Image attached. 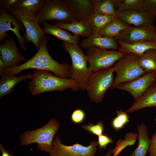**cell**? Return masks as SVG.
Returning <instances> with one entry per match:
<instances>
[{
    "label": "cell",
    "instance_id": "cell-1",
    "mask_svg": "<svg viewBox=\"0 0 156 156\" xmlns=\"http://www.w3.org/2000/svg\"><path fill=\"white\" fill-rule=\"evenodd\" d=\"M48 37L45 34L41 40L38 51L31 59L18 66L8 68L5 74L16 75L26 69L36 70L50 71L60 77L70 78V67L67 63H60L55 61L49 54L47 48Z\"/></svg>",
    "mask_w": 156,
    "mask_h": 156
},
{
    "label": "cell",
    "instance_id": "cell-2",
    "mask_svg": "<svg viewBox=\"0 0 156 156\" xmlns=\"http://www.w3.org/2000/svg\"><path fill=\"white\" fill-rule=\"evenodd\" d=\"M28 88L31 94L36 96L47 92H62L70 89L73 92L81 90L78 83L71 78L58 77L50 71L36 70Z\"/></svg>",
    "mask_w": 156,
    "mask_h": 156
},
{
    "label": "cell",
    "instance_id": "cell-3",
    "mask_svg": "<svg viewBox=\"0 0 156 156\" xmlns=\"http://www.w3.org/2000/svg\"><path fill=\"white\" fill-rule=\"evenodd\" d=\"M63 49L69 54L72 61L70 78L79 84L81 90H86L92 72L89 69L88 57L79 45L63 42Z\"/></svg>",
    "mask_w": 156,
    "mask_h": 156
},
{
    "label": "cell",
    "instance_id": "cell-4",
    "mask_svg": "<svg viewBox=\"0 0 156 156\" xmlns=\"http://www.w3.org/2000/svg\"><path fill=\"white\" fill-rule=\"evenodd\" d=\"M59 127L58 122L55 119H51L41 128L24 132L20 137L21 144L27 146L37 143L39 150L49 153L53 148V137Z\"/></svg>",
    "mask_w": 156,
    "mask_h": 156
},
{
    "label": "cell",
    "instance_id": "cell-5",
    "mask_svg": "<svg viewBox=\"0 0 156 156\" xmlns=\"http://www.w3.org/2000/svg\"><path fill=\"white\" fill-rule=\"evenodd\" d=\"M140 57L132 53H126L113 66L116 76L112 89L120 84L133 80L146 73L139 62Z\"/></svg>",
    "mask_w": 156,
    "mask_h": 156
},
{
    "label": "cell",
    "instance_id": "cell-6",
    "mask_svg": "<svg viewBox=\"0 0 156 156\" xmlns=\"http://www.w3.org/2000/svg\"><path fill=\"white\" fill-rule=\"evenodd\" d=\"M114 72L113 66L92 72L86 90L92 101L97 103L103 101L106 92L112 86Z\"/></svg>",
    "mask_w": 156,
    "mask_h": 156
},
{
    "label": "cell",
    "instance_id": "cell-7",
    "mask_svg": "<svg viewBox=\"0 0 156 156\" xmlns=\"http://www.w3.org/2000/svg\"><path fill=\"white\" fill-rule=\"evenodd\" d=\"M35 18L39 23L55 20L64 23L78 21L62 0H45Z\"/></svg>",
    "mask_w": 156,
    "mask_h": 156
},
{
    "label": "cell",
    "instance_id": "cell-8",
    "mask_svg": "<svg viewBox=\"0 0 156 156\" xmlns=\"http://www.w3.org/2000/svg\"><path fill=\"white\" fill-rule=\"evenodd\" d=\"M126 54L118 50L89 47L86 49L88 68L92 72L109 68Z\"/></svg>",
    "mask_w": 156,
    "mask_h": 156
},
{
    "label": "cell",
    "instance_id": "cell-9",
    "mask_svg": "<svg viewBox=\"0 0 156 156\" xmlns=\"http://www.w3.org/2000/svg\"><path fill=\"white\" fill-rule=\"evenodd\" d=\"M0 42L5 41L8 37L6 32L11 30L15 34L19 42L20 48L23 50H27L25 46V38L20 31L24 32L25 27L21 21L15 16L10 14L4 9L0 8Z\"/></svg>",
    "mask_w": 156,
    "mask_h": 156
},
{
    "label": "cell",
    "instance_id": "cell-10",
    "mask_svg": "<svg viewBox=\"0 0 156 156\" xmlns=\"http://www.w3.org/2000/svg\"><path fill=\"white\" fill-rule=\"evenodd\" d=\"M50 156H95L98 146L97 142L93 141L87 146L76 143L73 145L63 144L60 138L56 136L53 140Z\"/></svg>",
    "mask_w": 156,
    "mask_h": 156
},
{
    "label": "cell",
    "instance_id": "cell-11",
    "mask_svg": "<svg viewBox=\"0 0 156 156\" xmlns=\"http://www.w3.org/2000/svg\"><path fill=\"white\" fill-rule=\"evenodd\" d=\"M9 13L18 18L24 26L26 31L23 34L25 36L26 42L27 43L31 42L38 50L40 41L45 34L35 17L27 16L14 8L12 9Z\"/></svg>",
    "mask_w": 156,
    "mask_h": 156
},
{
    "label": "cell",
    "instance_id": "cell-12",
    "mask_svg": "<svg viewBox=\"0 0 156 156\" xmlns=\"http://www.w3.org/2000/svg\"><path fill=\"white\" fill-rule=\"evenodd\" d=\"M156 72L145 73L131 81L120 84L116 88L129 93L135 101L139 98L155 82Z\"/></svg>",
    "mask_w": 156,
    "mask_h": 156
},
{
    "label": "cell",
    "instance_id": "cell-13",
    "mask_svg": "<svg viewBox=\"0 0 156 156\" xmlns=\"http://www.w3.org/2000/svg\"><path fill=\"white\" fill-rule=\"evenodd\" d=\"M155 26L153 25L141 27L129 26L114 38L128 43L142 41L153 40Z\"/></svg>",
    "mask_w": 156,
    "mask_h": 156
},
{
    "label": "cell",
    "instance_id": "cell-14",
    "mask_svg": "<svg viewBox=\"0 0 156 156\" xmlns=\"http://www.w3.org/2000/svg\"><path fill=\"white\" fill-rule=\"evenodd\" d=\"M0 58L6 65L8 68L17 67L21 62H25V58L17 47L13 36L0 44Z\"/></svg>",
    "mask_w": 156,
    "mask_h": 156
},
{
    "label": "cell",
    "instance_id": "cell-15",
    "mask_svg": "<svg viewBox=\"0 0 156 156\" xmlns=\"http://www.w3.org/2000/svg\"><path fill=\"white\" fill-rule=\"evenodd\" d=\"M78 21L89 22L96 0H62Z\"/></svg>",
    "mask_w": 156,
    "mask_h": 156
},
{
    "label": "cell",
    "instance_id": "cell-16",
    "mask_svg": "<svg viewBox=\"0 0 156 156\" xmlns=\"http://www.w3.org/2000/svg\"><path fill=\"white\" fill-rule=\"evenodd\" d=\"M117 17L129 25L141 27L153 25L155 17L147 12L127 10L118 13Z\"/></svg>",
    "mask_w": 156,
    "mask_h": 156
},
{
    "label": "cell",
    "instance_id": "cell-17",
    "mask_svg": "<svg viewBox=\"0 0 156 156\" xmlns=\"http://www.w3.org/2000/svg\"><path fill=\"white\" fill-rule=\"evenodd\" d=\"M80 46L84 49L94 47L109 50H119V46L114 38L101 36L99 33L93 34L90 36L82 40Z\"/></svg>",
    "mask_w": 156,
    "mask_h": 156
},
{
    "label": "cell",
    "instance_id": "cell-18",
    "mask_svg": "<svg viewBox=\"0 0 156 156\" xmlns=\"http://www.w3.org/2000/svg\"><path fill=\"white\" fill-rule=\"evenodd\" d=\"M119 46V51L126 53H132L140 57L146 51L156 49V43L153 40L142 41L128 43L120 40H116Z\"/></svg>",
    "mask_w": 156,
    "mask_h": 156
},
{
    "label": "cell",
    "instance_id": "cell-19",
    "mask_svg": "<svg viewBox=\"0 0 156 156\" xmlns=\"http://www.w3.org/2000/svg\"><path fill=\"white\" fill-rule=\"evenodd\" d=\"M33 76L30 73L18 77L13 74H5L1 77L0 80V98L11 94L16 85L25 79L31 80Z\"/></svg>",
    "mask_w": 156,
    "mask_h": 156
},
{
    "label": "cell",
    "instance_id": "cell-20",
    "mask_svg": "<svg viewBox=\"0 0 156 156\" xmlns=\"http://www.w3.org/2000/svg\"><path fill=\"white\" fill-rule=\"evenodd\" d=\"M138 145L131 154L129 156H146L151 142L147 126L144 123L137 125Z\"/></svg>",
    "mask_w": 156,
    "mask_h": 156
},
{
    "label": "cell",
    "instance_id": "cell-21",
    "mask_svg": "<svg viewBox=\"0 0 156 156\" xmlns=\"http://www.w3.org/2000/svg\"><path fill=\"white\" fill-rule=\"evenodd\" d=\"M156 107V86L149 88L126 112L132 113L148 107Z\"/></svg>",
    "mask_w": 156,
    "mask_h": 156
},
{
    "label": "cell",
    "instance_id": "cell-22",
    "mask_svg": "<svg viewBox=\"0 0 156 156\" xmlns=\"http://www.w3.org/2000/svg\"><path fill=\"white\" fill-rule=\"evenodd\" d=\"M43 27L45 34L52 35L64 42L77 45L79 43V36L72 35L67 31L57 25L45 22L43 23Z\"/></svg>",
    "mask_w": 156,
    "mask_h": 156
},
{
    "label": "cell",
    "instance_id": "cell-23",
    "mask_svg": "<svg viewBox=\"0 0 156 156\" xmlns=\"http://www.w3.org/2000/svg\"><path fill=\"white\" fill-rule=\"evenodd\" d=\"M55 25L64 29L72 32L74 35L88 37L93 34L88 22L76 21L67 23L55 22Z\"/></svg>",
    "mask_w": 156,
    "mask_h": 156
},
{
    "label": "cell",
    "instance_id": "cell-24",
    "mask_svg": "<svg viewBox=\"0 0 156 156\" xmlns=\"http://www.w3.org/2000/svg\"><path fill=\"white\" fill-rule=\"evenodd\" d=\"M44 1L45 0H21L14 8L27 16L35 17Z\"/></svg>",
    "mask_w": 156,
    "mask_h": 156
},
{
    "label": "cell",
    "instance_id": "cell-25",
    "mask_svg": "<svg viewBox=\"0 0 156 156\" xmlns=\"http://www.w3.org/2000/svg\"><path fill=\"white\" fill-rule=\"evenodd\" d=\"M93 12L94 14L114 16L117 17L116 0H96Z\"/></svg>",
    "mask_w": 156,
    "mask_h": 156
},
{
    "label": "cell",
    "instance_id": "cell-26",
    "mask_svg": "<svg viewBox=\"0 0 156 156\" xmlns=\"http://www.w3.org/2000/svg\"><path fill=\"white\" fill-rule=\"evenodd\" d=\"M129 26L125 22L117 18L109 23L98 33L103 36L114 38Z\"/></svg>",
    "mask_w": 156,
    "mask_h": 156
},
{
    "label": "cell",
    "instance_id": "cell-27",
    "mask_svg": "<svg viewBox=\"0 0 156 156\" xmlns=\"http://www.w3.org/2000/svg\"><path fill=\"white\" fill-rule=\"evenodd\" d=\"M139 62L146 73L156 72V49L145 51L140 57Z\"/></svg>",
    "mask_w": 156,
    "mask_h": 156
},
{
    "label": "cell",
    "instance_id": "cell-28",
    "mask_svg": "<svg viewBox=\"0 0 156 156\" xmlns=\"http://www.w3.org/2000/svg\"><path fill=\"white\" fill-rule=\"evenodd\" d=\"M127 10L146 12L144 0H119L116 8V12L117 14Z\"/></svg>",
    "mask_w": 156,
    "mask_h": 156
},
{
    "label": "cell",
    "instance_id": "cell-29",
    "mask_svg": "<svg viewBox=\"0 0 156 156\" xmlns=\"http://www.w3.org/2000/svg\"><path fill=\"white\" fill-rule=\"evenodd\" d=\"M117 18L114 16H102L94 14L88 22L93 34L98 33L109 23Z\"/></svg>",
    "mask_w": 156,
    "mask_h": 156
},
{
    "label": "cell",
    "instance_id": "cell-30",
    "mask_svg": "<svg viewBox=\"0 0 156 156\" xmlns=\"http://www.w3.org/2000/svg\"><path fill=\"white\" fill-rule=\"evenodd\" d=\"M138 136V133L132 132L126 133L124 139H120L116 142L115 146L112 150V156H118L126 147L134 145Z\"/></svg>",
    "mask_w": 156,
    "mask_h": 156
},
{
    "label": "cell",
    "instance_id": "cell-31",
    "mask_svg": "<svg viewBox=\"0 0 156 156\" xmlns=\"http://www.w3.org/2000/svg\"><path fill=\"white\" fill-rule=\"evenodd\" d=\"M116 116L112 120V125L116 131L122 128L129 122V117L127 113L122 109L117 110L116 111Z\"/></svg>",
    "mask_w": 156,
    "mask_h": 156
},
{
    "label": "cell",
    "instance_id": "cell-32",
    "mask_svg": "<svg viewBox=\"0 0 156 156\" xmlns=\"http://www.w3.org/2000/svg\"><path fill=\"white\" fill-rule=\"evenodd\" d=\"M82 127L83 130L88 131L89 133L98 136L103 134L104 129L103 123L101 120L96 124L89 123L88 125H83Z\"/></svg>",
    "mask_w": 156,
    "mask_h": 156
},
{
    "label": "cell",
    "instance_id": "cell-33",
    "mask_svg": "<svg viewBox=\"0 0 156 156\" xmlns=\"http://www.w3.org/2000/svg\"><path fill=\"white\" fill-rule=\"evenodd\" d=\"M114 142L112 139L106 134H102L98 136L97 142L98 146L101 151L105 149L108 144L112 143Z\"/></svg>",
    "mask_w": 156,
    "mask_h": 156
},
{
    "label": "cell",
    "instance_id": "cell-34",
    "mask_svg": "<svg viewBox=\"0 0 156 156\" xmlns=\"http://www.w3.org/2000/svg\"><path fill=\"white\" fill-rule=\"evenodd\" d=\"M86 114L84 111L80 109H77L73 111L71 114V119L73 122L79 124L84 120Z\"/></svg>",
    "mask_w": 156,
    "mask_h": 156
},
{
    "label": "cell",
    "instance_id": "cell-35",
    "mask_svg": "<svg viewBox=\"0 0 156 156\" xmlns=\"http://www.w3.org/2000/svg\"><path fill=\"white\" fill-rule=\"evenodd\" d=\"M21 0H1L0 7L9 13L10 11L14 8Z\"/></svg>",
    "mask_w": 156,
    "mask_h": 156
},
{
    "label": "cell",
    "instance_id": "cell-36",
    "mask_svg": "<svg viewBox=\"0 0 156 156\" xmlns=\"http://www.w3.org/2000/svg\"><path fill=\"white\" fill-rule=\"evenodd\" d=\"M146 11L154 17L156 16V0H144Z\"/></svg>",
    "mask_w": 156,
    "mask_h": 156
},
{
    "label": "cell",
    "instance_id": "cell-37",
    "mask_svg": "<svg viewBox=\"0 0 156 156\" xmlns=\"http://www.w3.org/2000/svg\"><path fill=\"white\" fill-rule=\"evenodd\" d=\"M149 156H156V134L155 133L151 139V142L148 151Z\"/></svg>",
    "mask_w": 156,
    "mask_h": 156
},
{
    "label": "cell",
    "instance_id": "cell-38",
    "mask_svg": "<svg viewBox=\"0 0 156 156\" xmlns=\"http://www.w3.org/2000/svg\"><path fill=\"white\" fill-rule=\"evenodd\" d=\"M8 68V67L5 63L0 58V75L2 76L5 74L4 71Z\"/></svg>",
    "mask_w": 156,
    "mask_h": 156
},
{
    "label": "cell",
    "instance_id": "cell-39",
    "mask_svg": "<svg viewBox=\"0 0 156 156\" xmlns=\"http://www.w3.org/2000/svg\"><path fill=\"white\" fill-rule=\"evenodd\" d=\"M0 150L1 153V156H12L9 153L6 151L4 147L1 144L0 146Z\"/></svg>",
    "mask_w": 156,
    "mask_h": 156
},
{
    "label": "cell",
    "instance_id": "cell-40",
    "mask_svg": "<svg viewBox=\"0 0 156 156\" xmlns=\"http://www.w3.org/2000/svg\"><path fill=\"white\" fill-rule=\"evenodd\" d=\"M112 153V149H110L108 150L105 154L101 156H110Z\"/></svg>",
    "mask_w": 156,
    "mask_h": 156
},
{
    "label": "cell",
    "instance_id": "cell-41",
    "mask_svg": "<svg viewBox=\"0 0 156 156\" xmlns=\"http://www.w3.org/2000/svg\"><path fill=\"white\" fill-rule=\"evenodd\" d=\"M153 41L156 43V25L155 26L154 38Z\"/></svg>",
    "mask_w": 156,
    "mask_h": 156
},
{
    "label": "cell",
    "instance_id": "cell-42",
    "mask_svg": "<svg viewBox=\"0 0 156 156\" xmlns=\"http://www.w3.org/2000/svg\"><path fill=\"white\" fill-rule=\"evenodd\" d=\"M155 82H156V79H155Z\"/></svg>",
    "mask_w": 156,
    "mask_h": 156
},
{
    "label": "cell",
    "instance_id": "cell-43",
    "mask_svg": "<svg viewBox=\"0 0 156 156\" xmlns=\"http://www.w3.org/2000/svg\"><path fill=\"white\" fill-rule=\"evenodd\" d=\"M155 133L156 134V131L155 132Z\"/></svg>",
    "mask_w": 156,
    "mask_h": 156
},
{
    "label": "cell",
    "instance_id": "cell-44",
    "mask_svg": "<svg viewBox=\"0 0 156 156\" xmlns=\"http://www.w3.org/2000/svg\"><path fill=\"white\" fill-rule=\"evenodd\" d=\"M155 121H156V118L155 119Z\"/></svg>",
    "mask_w": 156,
    "mask_h": 156
}]
</instances>
